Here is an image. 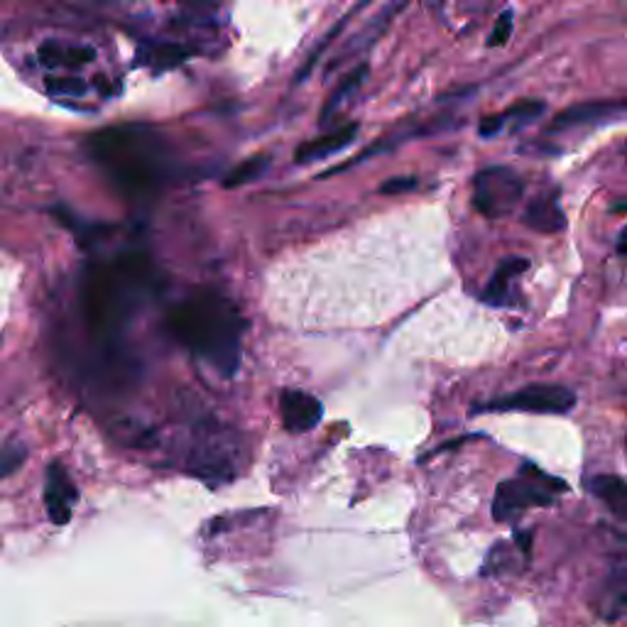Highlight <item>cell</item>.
<instances>
[{"label": "cell", "instance_id": "cell-1", "mask_svg": "<svg viewBox=\"0 0 627 627\" xmlns=\"http://www.w3.org/2000/svg\"><path fill=\"white\" fill-rule=\"evenodd\" d=\"M150 280L153 267L140 253L120 255L114 263L86 270L79 290L81 319L106 359H116V339L138 310Z\"/></svg>", "mask_w": 627, "mask_h": 627}, {"label": "cell", "instance_id": "cell-2", "mask_svg": "<svg viewBox=\"0 0 627 627\" xmlns=\"http://www.w3.org/2000/svg\"><path fill=\"white\" fill-rule=\"evenodd\" d=\"M169 326L184 346L216 373L224 378L238 373L245 322L236 304L214 292H196L169 314Z\"/></svg>", "mask_w": 627, "mask_h": 627}, {"label": "cell", "instance_id": "cell-3", "mask_svg": "<svg viewBox=\"0 0 627 627\" xmlns=\"http://www.w3.org/2000/svg\"><path fill=\"white\" fill-rule=\"evenodd\" d=\"M89 155L108 179L128 196L157 192L165 177L163 145L157 135L138 126L98 130L89 138Z\"/></svg>", "mask_w": 627, "mask_h": 627}, {"label": "cell", "instance_id": "cell-4", "mask_svg": "<svg viewBox=\"0 0 627 627\" xmlns=\"http://www.w3.org/2000/svg\"><path fill=\"white\" fill-rule=\"evenodd\" d=\"M567 490L569 486L561 478L549 476L539 466L525 461L518 478H508L496 488L493 518L498 522L518 520L527 508H547Z\"/></svg>", "mask_w": 627, "mask_h": 627}, {"label": "cell", "instance_id": "cell-5", "mask_svg": "<svg viewBox=\"0 0 627 627\" xmlns=\"http://www.w3.org/2000/svg\"><path fill=\"white\" fill-rule=\"evenodd\" d=\"M576 395L574 390L564 385L535 383L510 395L478 404L473 412H530V414H567L574 410Z\"/></svg>", "mask_w": 627, "mask_h": 627}, {"label": "cell", "instance_id": "cell-6", "mask_svg": "<svg viewBox=\"0 0 627 627\" xmlns=\"http://www.w3.org/2000/svg\"><path fill=\"white\" fill-rule=\"evenodd\" d=\"M522 194L525 184L510 167H488L473 179V206L486 218L508 216L520 204Z\"/></svg>", "mask_w": 627, "mask_h": 627}, {"label": "cell", "instance_id": "cell-7", "mask_svg": "<svg viewBox=\"0 0 627 627\" xmlns=\"http://www.w3.org/2000/svg\"><path fill=\"white\" fill-rule=\"evenodd\" d=\"M236 457L231 453V441L221 437V429L206 427L196 432L192 463L194 473L202 478H218V481H228L236 473Z\"/></svg>", "mask_w": 627, "mask_h": 627}, {"label": "cell", "instance_id": "cell-8", "mask_svg": "<svg viewBox=\"0 0 627 627\" xmlns=\"http://www.w3.org/2000/svg\"><path fill=\"white\" fill-rule=\"evenodd\" d=\"M280 417L290 434H306L322 424L324 404L304 390H285L280 395Z\"/></svg>", "mask_w": 627, "mask_h": 627}, {"label": "cell", "instance_id": "cell-9", "mask_svg": "<svg viewBox=\"0 0 627 627\" xmlns=\"http://www.w3.org/2000/svg\"><path fill=\"white\" fill-rule=\"evenodd\" d=\"M79 502V490L74 486L71 476L61 463H52L47 469L45 481V508L49 520L55 525H67L74 515V508Z\"/></svg>", "mask_w": 627, "mask_h": 627}, {"label": "cell", "instance_id": "cell-10", "mask_svg": "<svg viewBox=\"0 0 627 627\" xmlns=\"http://www.w3.org/2000/svg\"><path fill=\"white\" fill-rule=\"evenodd\" d=\"M625 116V104L623 101H588V104H576L561 114L551 123L549 130H569V128H596L606 126V123L620 120Z\"/></svg>", "mask_w": 627, "mask_h": 627}, {"label": "cell", "instance_id": "cell-11", "mask_svg": "<svg viewBox=\"0 0 627 627\" xmlns=\"http://www.w3.org/2000/svg\"><path fill=\"white\" fill-rule=\"evenodd\" d=\"M530 270L527 257H506L498 267L493 277L486 285L481 300L490 306H515L520 302L518 294V280Z\"/></svg>", "mask_w": 627, "mask_h": 627}, {"label": "cell", "instance_id": "cell-12", "mask_svg": "<svg viewBox=\"0 0 627 627\" xmlns=\"http://www.w3.org/2000/svg\"><path fill=\"white\" fill-rule=\"evenodd\" d=\"M355 135H359V123H346V126H341L336 130H331L324 138H316L304 143L297 153H294V159H297L300 165H310L316 163V159H326L331 155L341 153L343 147H349Z\"/></svg>", "mask_w": 627, "mask_h": 627}, {"label": "cell", "instance_id": "cell-13", "mask_svg": "<svg viewBox=\"0 0 627 627\" xmlns=\"http://www.w3.org/2000/svg\"><path fill=\"white\" fill-rule=\"evenodd\" d=\"M522 224L537 233H561L567 228V216L559 206V199L551 194H542L525 208Z\"/></svg>", "mask_w": 627, "mask_h": 627}, {"label": "cell", "instance_id": "cell-14", "mask_svg": "<svg viewBox=\"0 0 627 627\" xmlns=\"http://www.w3.org/2000/svg\"><path fill=\"white\" fill-rule=\"evenodd\" d=\"M586 488L598 500H604L618 520H627V486L620 476H594Z\"/></svg>", "mask_w": 627, "mask_h": 627}, {"label": "cell", "instance_id": "cell-15", "mask_svg": "<svg viewBox=\"0 0 627 627\" xmlns=\"http://www.w3.org/2000/svg\"><path fill=\"white\" fill-rule=\"evenodd\" d=\"M625 579H627V571H625V564L620 561L618 567H616V571L608 576L606 588H604V591H600V616H604V620L616 623V620L623 618L625 598H627Z\"/></svg>", "mask_w": 627, "mask_h": 627}, {"label": "cell", "instance_id": "cell-16", "mask_svg": "<svg viewBox=\"0 0 627 627\" xmlns=\"http://www.w3.org/2000/svg\"><path fill=\"white\" fill-rule=\"evenodd\" d=\"M91 47H79V45H59V42H47L40 47V61L45 67H81L89 65L94 59Z\"/></svg>", "mask_w": 627, "mask_h": 627}, {"label": "cell", "instance_id": "cell-17", "mask_svg": "<svg viewBox=\"0 0 627 627\" xmlns=\"http://www.w3.org/2000/svg\"><path fill=\"white\" fill-rule=\"evenodd\" d=\"M267 169H270V157L267 155H255V157L243 159V163L236 169H231L224 184L228 189L245 187V184L261 179Z\"/></svg>", "mask_w": 627, "mask_h": 627}, {"label": "cell", "instance_id": "cell-18", "mask_svg": "<svg viewBox=\"0 0 627 627\" xmlns=\"http://www.w3.org/2000/svg\"><path fill=\"white\" fill-rule=\"evenodd\" d=\"M545 108L547 106L542 101H535V98H525V101H518L515 106H510L508 110H502V114H500L502 128L510 126V130H518V128L527 126V123H532V120L542 116Z\"/></svg>", "mask_w": 627, "mask_h": 627}, {"label": "cell", "instance_id": "cell-19", "mask_svg": "<svg viewBox=\"0 0 627 627\" xmlns=\"http://www.w3.org/2000/svg\"><path fill=\"white\" fill-rule=\"evenodd\" d=\"M365 74H368V65H361V67H355L346 79H343L339 86H336V91L331 94V98H329V104H326V108H324V120L331 116V114H336L339 110V106L346 101V98L359 89V86L363 84V79H365Z\"/></svg>", "mask_w": 627, "mask_h": 627}, {"label": "cell", "instance_id": "cell-20", "mask_svg": "<svg viewBox=\"0 0 627 627\" xmlns=\"http://www.w3.org/2000/svg\"><path fill=\"white\" fill-rule=\"evenodd\" d=\"M49 91L57 96H81L86 91V84L77 77H61V79H49Z\"/></svg>", "mask_w": 627, "mask_h": 627}, {"label": "cell", "instance_id": "cell-21", "mask_svg": "<svg viewBox=\"0 0 627 627\" xmlns=\"http://www.w3.org/2000/svg\"><path fill=\"white\" fill-rule=\"evenodd\" d=\"M510 35H512V10H506V12H502V16L498 18L493 32H490L488 45H490V47H502V45H506V42L510 40Z\"/></svg>", "mask_w": 627, "mask_h": 627}, {"label": "cell", "instance_id": "cell-22", "mask_svg": "<svg viewBox=\"0 0 627 627\" xmlns=\"http://www.w3.org/2000/svg\"><path fill=\"white\" fill-rule=\"evenodd\" d=\"M417 187V179L414 177H392L388 179L380 192L383 194H402V192H412Z\"/></svg>", "mask_w": 627, "mask_h": 627}, {"label": "cell", "instance_id": "cell-23", "mask_svg": "<svg viewBox=\"0 0 627 627\" xmlns=\"http://www.w3.org/2000/svg\"><path fill=\"white\" fill-rule=\"evenodd\" d=\"M502 130V118L500 114L498 116H486L481 120V128H478V133H481V138H496V135Z\"/></svg>", "mask_w": 627, "mask_h": 627}, {"label": "cell", "instance_id": "cell-24", "mask_svg": "<svg viewBox=\"0 0 627 627\" xmlns=\"http://www.w3.org/2000/svg\"><path fill=\"white\" fill-rule=\"evenodd\" d=\"M515 545L522 549L525 559H532V535L530 532H515Z\"/></svg>", "mask_w": 627, "mask_h": 627}, {"label": "cell", "instance_id": "cell-25", "mask_svg": "<svg viewBox=\"0 0 627 627\" xmlns=\"http://www.w3.org/2000/svg\"><path fill=\"white\" fill-rule=\"evenodd\" d=\"M618 253L625 255V231L620 233V238H618Z\"/></svg>", "mask_w": 627, "mask_h": 627}]
</instances>
